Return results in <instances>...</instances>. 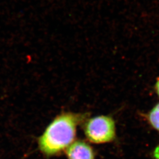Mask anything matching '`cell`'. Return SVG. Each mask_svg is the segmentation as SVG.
I'll list each match as a JSON object with an SVG mask.
<instances>
[{"label":"cell","instance_id":"6da1fadb","mask_svg":"<svg viewBox=\"0 0 159 159\" xmlns=\"http://www.w3.org/2000/svg\"><path fill=\"white\" fill-rule=\"evenodd\" d=\"M80 114L63 113L48 125L39 139L43 153L52 156L60 153L74 142L77 127L82 119Z\"/></svg>","mask_w":159,"mask_h":159},{"label":"cell","instance_id":"7a4b0ae2","mask_svg":"<svg viewBox=\"0 0 159 159\" xmlns=\"http://www.w3.org/2000/svg\"><path fill=\"white\" fill-rule=\"evenodd\" d=\"M84 133L87 139L93 143L111 142L116 137L115 122L110 116H96L86 122Z\"/></svg>","mask_w":159,"mask_h":159},{"label":"cell","instance_id":"3957f363","mask_svg":"<svg viewBox=\"0 0 159 159\" xmlns=\"http://www.w3.org/2000/svg\"><path fill=\"white\" fill-rule=\"evenodd\" d=\"M66 154L68 159H94L93 148L81 140L73 143L67 148Z\"/></svg>","mask_w":159,"mask_h":159},{"label":"cell","instance_id":"277c9868","mask_svg":"<svg viewBox=\"0 0 159 159\" xmlns=\"http://www.w3.org/2000/svg\"><path fill=\"white\" fill-rule=\"evenodd\" d=\"M148 119L152 126L159 131V102L149 111Z\"/></svg>","mask_w":159,"mask_h":159},{"label":"cell","instance_id":"5b68a950","mask_svg":"<svg viewBox=\"0 0 159 159\" xmlns=\"http://www.w3.org/2000/svg\"><path fill=\"white\" fill-rule=\"evenodd\" d=\"M153 157L154 159H159V145L154 150Z\"/></svg>","mask_w":159,"mask_h":159},{"label":"cell","instance_id":"8992f818","mask_svg":"<svg viewBox=\"0 0 159 159\" xmlns=\"http://www.w3.org/2000/svg\"><path fill=\"white\" fill-rule=\"evenodd\" d=\"M154 89H155V91L156 92V94H157V96L159 97V78L157 80L156 84L154 85Z\"/></svg>","mask_w":159,"mask_h":159}]
</instances>
